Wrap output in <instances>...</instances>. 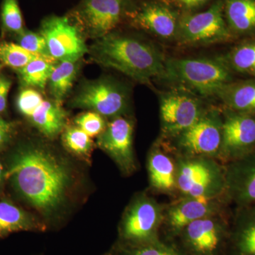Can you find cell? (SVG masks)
<instances>
[{"mask_svg": "<svg viewBox=\"0 0 255 255\" xmlns=\"http://www.w3.org/2000/svg\"><path fill=\"white\" fill-rule=\"evenodd\" d=\"M223 12L233 34L255 33V0H223Z\"/></svg>", "mask_w": 255, "mask_h": 255, "instance_id": "obj_21", "label": "cell"}, {"mask_svg": "<svg viewBox=\"0 0 255 255\" xmlns=\"http://www.w3.org/2000/svg\"><path fill=\"white\" fill-rule=\"evenodd\" d=\"M4 65H2V64L0 63V73H1V70H2V68Z\"/></svg>", "mask_w": 255, "mask_h": 255, "instance_id": "obj_38", "label": "cell"}, {"mask_svg": "<svg viewBox=\"0 0 255 255\" xmlns=\"http://www.w3.org/2000/svg\"><path fill=\"white\" fill-rule=\"evenodd\" d=\"M163 209L151 198H138L127 210L120 227L125 246H141L158 241L159 228L164 221Z\"/></svg>", "mask_w": 255, "mask_h": 255, "instance_id": "obj_10", "label": "cell"}, {"mask_svg": "<svg viewBox=\"0 0 255 255\" xmlns=\"http://www.w3.org/2000/svg\"><path fill=\"white\" fill-rule=\"evenodd\" d=\"M45 223L7 201H0V239L19 231H44Z\"/></svg>", "mask_w": 255, "mask_h": 255, "instance_id": "obj_20", "label": "cell"}, {"mask_svg": "<svg viewBox=\"0 0 255 255\" xmlns=\"http://www.w3.org/2000/svg\"><path fill=\"white\" fill-rule=\"evenodd\" d=\"M226 255H255V203L238 208L230 228Z\"/></svg>", "mask_w": 255, "mask_h": 255, "instance_id": "obj_18", "label": "cell"}, {"mask_svg": "<svg viewBox=\"0 0 255 255\" xmlns=\"http://www.w3.org/2000/svg\"><path fill=\"white\" fill-rule=\"evenodd\" d=\"M87 53L96 63L139 83L150 85L155 79L165 78L163 53L152 42L136 35L115 30L95 39Z\"/></svg>", "mask_w": 255, "mask_h": 255, "instance_id": "obj_2", "label": "cell"}, {"mask_svg": "<svg viewBox=\"0 0 255 255\" xmlns=\"http://www.w3.org/2000/svg\"><path fill=\"white\" fill-rule=\"evenodd\" d=\"M226 198L238 208L255 203V150L225 167Z\"/></svg>", "mask_w": 255, "mask_h": 255, "instance_id": "obj_16", "label": "cell"}, {"mask_svg": "<svg viewBox=\"0 0 255 255\" xmlns=\"http://www.w3.org/2000/svg\"><path fill=\"white\" fill-rule=\"evenodd\" d=\"M133 123L124 116L116 117L97 137V145L127 174L136 169L133 149Z\"/></svg>", "mask_w": 255, "mask_h": 255, "instance_id": "obj_15", "label": "cell"}, {"mask_svg": "<svg viewBox=\"0 0 255 255\" xmlns=\"http://www.w3.org/2000/svg\"><path fill=\"white\" fill-rule=\"evenodd\" d=\"M216 199L184 197L174 203L164 217L169 234L178 236L186 226L196 220L219 214L221 203L216 202Z\"/></svg>", "mask_w": 255, "mask_h": 255, "instance_id": "obj_17", "label": "cell"}, {"mask_svg": "<svg viewBox=\"0 0 255 255\" xmlns=\"http://www.w3.org/2000/svg\"><path fill=\"white\" fill-rule=\"evenodd\" d=\"M4 176L31 205L44 214L61 206L70 182L66 166L50 151L35 145L18 147Z\"/></svg>", "mask_w": 255, "mask_h": 255, "instance_id": "obj_1", "label": "cell"}, {"mask_svg": "<svg viewBox=\"0 0 255 255\" xmlns=\"http://www.w3.org/2000/svg\"><path fill=\"white\" fill-rule=\"evenodd\" d=\"M132 0H80L68 16L82 33L100 38L115 31L127 16Z\"/></svg>", "mask_w": 255, "mask_h": 255, "instance_id": "obj_8", "label": "cell"}, {"mask_svg": "<svg viewBox=\"0 0 255 255\" xmlns=\"http://www.w3.org/2000/svg\"><path fill=\"white\" fill-rule=\"evenodd\" d=\"M222 58L231 70L255 77V41L242 43Z\"/></svg>", "mask_w": 255, "mask_h": 255, "instance_id": "obj_26", "label": "cell"}, {"mask_svg": "<svg viewBox=\"0 0 255 255\" xmlns=\"http://www.w3.org/2000/svg\"><path fill=\"white\" fill-rule=\"evenodd\" d=\"M0 16L1 28L4 32L18 35L24 31L22 13L18 0H2Z\"/></svg>", "mask_w": 255, "mask_h": 255, "instance_id": "obj_28", "label": "cell"}, {"mask_svg": "<svg viewBox=\"0 0 255 255\" xmlns=\"http://www.w3.org/2000/svg\"><path fill=\"white\" fill-rule=\"evenodd\" d=\"M121 255H185L174 247L159 241L134 247H124Z\"/></svg>", "mask_w": 255, "mask_h": 255, "instance_id": "obj_31", "label": "cell"}, {"mask_svg": "<svg viewBox=\"0 0 255 255\" xmlns=\"http://www.w3.org/2000/svg\"><path fill=\"white\" fill-rule=\"evenodd\" d=\"M75 124L91 137L99 136L107 127L104 117L91 111L78 115L75 119Z\"/></svg>", "mask_w": 255, "mask_h": 255, "instance_id": "obj_32", "label": "cell"}, {"mask_svg": "<svg viewBox=\"0 0 255 255\" xmlns=\"http://www.w3.org/2000/svg\"><path fill=\"white\" fill-rule=\"evenodd\" d=\"M233 37L223 12V0H216L206 11L180 16L177 40L186 46H204L231 41Z\"/></svg>", "mask_w": 255, "mask_h": 255, "instance_id": "obj_6", "label": "cell"}, {"mask_svg": "<svg viewBox=\"0 0 255 255\" xmlns=\"http://www.w3.org/2000/svg\"><path fill=\"white\" fill-rule=\"evenodd\" d=\"M127 17L139 29L163 41L177 40L180 16L177 10L163 1H146L130 7Z\"/></svg>", "mask_w": 255, "mask_h": 255, "instance_id": "obj_13", "label": "cell"}, {"mask_svg": "<svg viewBox=\"0 0 255 255\" xmlns=\"http://www.w3.org/2000/svg\"><path fill=\"white\" fill-rule=\"evenodd\" d=\"M11 80L4 75H0V113L4 112L7 104V97L11 87Z\"/></svg>", "mask_w": 255, "mask_h": 255, "instance_id": "obj_35", "label": "cell"}, {"mask_svg": "<svg viewBox=\"0 0 255 255\" xmlns=\"http://www.w3.org/2000/svg\"><path fill=\"white\" fill-rule=\"evenodd\" d=\"M148 172L151 186L155 190L169 194L177 190V165L159 147L152 149L149 155Z\"/></svg>", "mask_w": 255, "mask_h": 255, "instance_id": "obj_19", "label": "cell"}, {"mask_svg": "<svg viewBox=\"0 0 255 255\" xmlns=\"http://www.w3.org/2000/svg\"><path fill=\"white\" fill-rule=\"evenodd\" d=\"M43 58L24 49L12 42L0 43V63L14 70L24 68L32 60Z\"/></svg>", "mask_w": 255, "mask_h": 255, "instance_id": "obj_27", "label": "cell"}, {"mask_svg": "<svg viewBox=\"0 0 255 255\" xmlns=\"http://www.w3.org/2000/svg\"><path fill=\"white\" fill-rule=\"evenodd\" d=\"M39 33L46 40L50 56L57 62L80 60L88 53L84 33L68 15L46 16Z\"/></svg>", "mask_w": 255, "mask_h": 255, "instance_id": "obj_11", "label": "cell"}, {"mask_svg": "<svg viewBox=\"0 0 255 255\" xmlns=\"http://www.w3.org/2000/svg\"><path fill=\"white\" fill-rule=\"evenodd\" d=\"M231 225L219 216L196 220L180 233L182 241L191 255H226Z\"/></svg>", "mask_w": 255, "mask_h": 255, "instance_id": "obj_12", "label": "cell"}, {"mask_svg": "<svg viewBox=\"0 0 255 255\" xmlns=\"http://www.w3.org/2000/svg\"><path fill=\"white\" fill-rule=\"evenodd\" d=\"M57 61L37 58L18 70L20 82L24 87L44 90Z\"/></svg>", "mask_w": 255, "mask_h": 255, "instance_id": "obj_25", "label": "cell"}, {"mask_svg": "<svg viewBox=\"0 0 255 255\" xmlns=\"http://www.w3.org/2000/svg\"><path fill=\"white\" fill-rule=\"evenodd\" d=\"M216 97L226 108L255 116V81L230 82Z\"/></svg>", "mask_w": 255, "mask_h": 255, "instance_id": "obj_23", "label": "cell"}, {"mask_svg": "<svg viewBox=\"0 0 255 255\" xmlns=\"http://www.w3.org/2000/svg\"><path fill=\"white\" fill-rule=\"evenodd\" d=\"M222 113L206 110L192 127L174 137L182 157H219L222 145Z\"/></svg>", "mask_w": 255, "mask_h": 255, "instance_id": "obj_9", "label": "cell"}, {"mask_svg": "<svg viewBox=\"0 0 255 255\" xmlns=\"http://www.w3.org/2000/svg\"><path fill=\"white\" fill-rule=\"evenodd\" d=\"M63 141L68 150L78 155H87L93 145L91 137L76 126L65 128Z\"/></svg>", "mask_w": 255, "mask_h": 255, "instance_id": "obj_29", "label": "cell"}, {"mask_svg": "<svg viewBox=\"0 0 255 255\" xmlns=\"http://www.w3.org/2000/svg\"><path fill=\"white\" fill-rule=\"evenodd\" d=\"M159 101L161 129L169 138L192 127L206 110L201 97L181 87L160 92Z\"/></svg>", "mask_w": 255, "mask_h": 255, "instance_id": "obj_7", "label": "cell"}, {"mask_svg": "<svg viewBox=\"0 0 255 255\" xmlns=\"http://www.w3.org/2000/svg\"><path fill=\"white\" fill-rule=\"evenodd\" d=\"M43 100L44 99L39 92L33 88L25 87L18 95L16 107L20 113L28 119Z\"/></svg>", "mask_w": 255, "mask_h": 255, "instance_id": "obj_33", "label": "cell"}, {"mask_svg": "<svg viewBox=\"0 0 255 255\" xmlns=\"http://www.w3.org/2000/svg\"><path fill=\"white\" fill-rule=\"evenodd\" d=\"M222 117L219 158L229 163L255 150V116L226 108Z\"/></svg>", "mask_w": 255, "mask_h": 255, "instance_id": "obj_14", "label": "cell"}, {"mask_svg": "<svg viewBox=\"0 0 255 255\" xmlns=\"http://www.w3.org/2000/svg\"><path fill=\"white\" fill-rule=\"evenodd\" d=\"M13 124L0 117V148L4 147L12 136Z\"/></svg>", "mask_w": 255, "mask_h": 255, "instance_id": "obj_36", "label": "cell"}, {"mask_svg": "<svg viewBox=\"0 0 255 255\" xmlns=\"http://www.w3.org/2000/svg\"><path fill=\"white\" fill-rule=\"evenodd\" d=\"M128 87L112 77H102L82 82L70 106L100 114L104 117L124 116L130 107Z\"/></svg>", "mask_w": 255, "mask_h": 255, "instance_id": "obj_5", "label": "cell"}, {"mask_svg": "<svg viewBox=\"0 0 255 255\" xmlns=\"http://www.w3.org/2000/svg\"><path fill=\"white\" fill-rule=\"evenodd\" d=\"M3 168L2 166H1V162H0V186H1V180H2L3 177Z\"/></svg>", "mask_w": 255, "mask_h": 255, "instance_id": "obj_37", "label": "cell"}, {"mask_svg": "<svg viewBox=\"0 0 255 255\" xmlns=\"http://www.w3.org/2000/svg\"><path fill=\"white\" fill-rule=\"evenodd\" d=\"M231 73L223 58H166L164 80L201 97H216L232 82Z\"/></svg>", "mask_w": 255, "mask_h": 255, "instance_id": "obj_3", "label": "cell"}, {"mask_svg": "<svg viewBox=\"0 0 255 255\" xmlns=\"http://www.w3.org/2000/svg\"><path fill=\"white\" fill-rule=\"evenodd\" d=\"M18 44L30 53L50 60H55L50 56L44 37L38 32L25 29L22 33L16 35ZM56 61V60H55Z\"/></svg>", "mask_w": 255, "mask_h": 255, "instance_id": "obj_30", "label": "cell"}, {"mask_svg": "<svg viewBox=\"0 0 255 255\" xmlns=\"http://www.w3.org/2000/svg\"><path fill=\"white\" fill-rule=\"evenodd\" d=\"M28 119L45 136L53 138L65 128L67 112L62 107V103L44 100Z\"/></svg>", "mask_w": 255, "mask_h": 255, "instance_id": "obj_22", "label": "cell"}, {"mask_svg": "<svg viewBox=\"0 0 255 255\" xmlns=\"http://www.w3.org/2000/svg\"><path fill=\"white\" fill-rule=\"evenodd\" d=\"M80 60L57 62L48 82L52 100L62 103L69 95L78 77Z\"/></svg>", "mask_w": 255, "mask_h": 255, "instance_id": "obj_24", "label": "cell"}, {"mask_svg": "<svg viewBox=\"0 0 255 255\" xmlns=\"http://www.w3.org/2000/svg\"><path fill=\"white\" fill-rule=\"evenodd\" d=\"M211 0H172V1L185 11V13L194 12L196 10L205 6Z\"/></svg>", "mask_w": 255, "mask_h": 255, "instance_id": "obj_34", "label": "cell"}, {"mask_svg": "<svg viewBox=\"0 0 255 255\" xmlns=\"http://www.w3.org/2000/svg\"><path fill=\"white\" fill-rule=\"evenodd\" d=\"M176 165L177 190L184 197H226L225 167L216 163L213 158L181 157Z\"/></svg>", "mask_w": 255, "mask_h": 255, "instance_id": "obj_4", "label": "cell"}]
</instances>
